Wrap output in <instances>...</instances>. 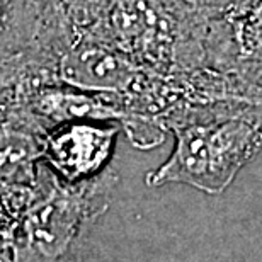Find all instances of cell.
Returning a JSON list of instances; mask_svg holds the SVG:
<instances>
[{
    "mask_svg": "<svg viewBox=\"0 0 262 262\" xmlns=\"http://www.w3.org/2000/svg\"><path fill=\"white\" fill-rule=\"evenodd\" d=\"M160 126L174 133L176 143L169 159L146 174V186L176 182L220 194L262 150V85L233 97L179 104L160 118Z\"/></svg>",
    "mask_w": 262,
    "mask_h": 262,
    "instance_id": "6da1fadb",
    "label": "cell"
},
{
    "mask_svg": "<svg viewBox=\"0 0 262 262\" xmlns=\"http://www.w3.org/2000/svg\"><path fill=\"white\" fill-rule=\"evenodd\" d=\"M204 20L167 0H113L75 39L97 41L143 68L170 75L204 68Z\"/></svg>",
    "mask_w": 262,
    "mask_h": 262,
    "instance_id": "7a4b0ae2",
    "label": "cell"
},
{
    "mask_svg": "<svg viewBox=\"0 0 262 262\" xmlns=\"http://www.w3.org/2000/svg\"><path fill=\"white\" fill-rule=\"evenodd\" d=\"M118 176L65 184L48 174L12 233V262H68L89 227L106 211Z\"/></svg>",
    "mask_w": 262,
    "mask_h": 262,
    "instance_id": "3957f363",
    "label": "cell"
},
{
    "mask_svg": "<svg viewBox=\"0 0 262 262\" xmlns=\"http://www.w3.org/2000/svg\"><path fill=\"white\" fill-rule=\"evenodd\" d=\"M204 68L259 83L262 78V0H242L203 24Z\"/></svg>",
    "mask_w": 262,
    "mask_h": 262,
    "instance_id": "277c9868",
    "label": "cell"
},
{
    "mask_svg": "<svg viewBox=\"0 0 262 262\" xmlns=\"http://www.w3.org/2000/svg\"><path fill=\"white\" fill-rule=\"evenodd\" d=\"M121 126L113 121H67L41 138V162L56 179L78 184L102 176L116 148Z\"/></svg>",
    "mask_w": 262,
    "mask_h": 262,
    "instance_id": "5b68a950",
    "label": "cell"
},
{
    "mask_svg": "<svg viewBox=\"0 0 262 262\" xmlns=\"http://www.w3.org/2000/svg\"><path fill=\"white\" fill-rule=\"evenodd\" d=\"M46 20L45 0H0V63L33 50Z\"/></svg>",
    "mask_w": 262,
    "mask_h": 262,
    "instance_id": "8992f818",
    "label": "cell"
},
{
    "mask_svg": "<svg viewBox=\"0 0 262 262\" xmlns=\"http://www.w3.org/2000/svg\"><path fill=\"white\" fill-rule=\"evenodd\" d=\"M167 2L187 14L208 19L223 12V10H227L235 4L242 2V0H167Z\"/></svg>",
    "mask_w": 262,
    "mask_h": 262,
    "instance_id": "52a82bcc",
    "label": "cell"
},
{
    "mask_svg": "<svg viewBox=\"0 0 262 262\" xmlns=\"http://www.w3.org/2000/svg\"><path fill=\"white\" fill-rule=\"evenodd\" d=\"M174 78H176V75H174ZM176 102H177V80H176ZM174 106H176V104H174ZM174 106H172V107H174ZM141 124H145V123H141ZM135 126H140V124H135ZM126 129H129V128H126ZM126 129H124V131H126Z\"/></svg>",
    "mask_w": 262,
    "mask_h": 262,
    "instance_id": "ba28073f",
    "label": "cell"
}]
</instances>
